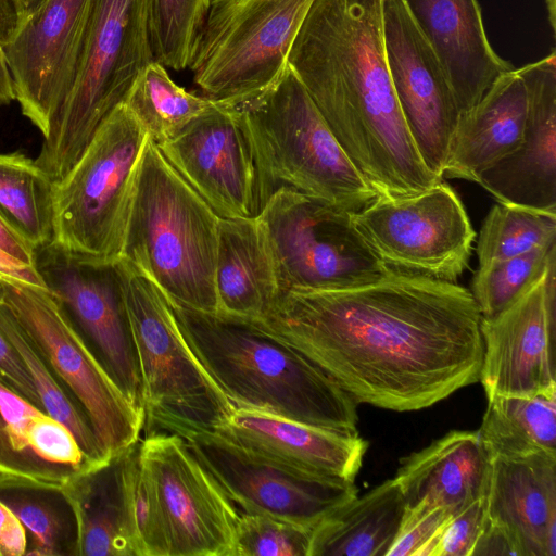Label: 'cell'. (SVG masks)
<instances>
[{
  "label": "cell",
  "mask_w": 556,
  "mask_h": 556,
  "mask_svg": "<svg viewBox=\"0 0 556 556\" xmlns=\"http://www.w3.org/2000/svg\"><path fill=\"white\" fill-rule=\"evenodd\" d=\"M527 91L516 68L500 75L471 109L459 115L444 176L477 182L489 167L521 143Z\"/></svg>",
  "instance_id": "obj_27"
},
{
  "label": "cell",
  "mask_w": 556,
  "mask_h": 556,
  "mask_svg": "<svg viewBox=\"0 0 556 556\" xmlns=\"http://www.w3.org/2000/svg\"><path fill=\"white\" fill-rule=\"evenodd\" d=\"M35 267L87 348L143 410L139 364L116 262L75 253L51 241L35 250Z\"/></svg>",
  "instance_id": "obj_14"
},
{
  "label": "cell",
  "mask_w": 556,
  "mask_h": 556,
  "mask_svg": "<svg viewBox=\"0 0 556 556\" xmlns=\"http://www.w3.org/2000/svg\"><path fill=\"white\" fill-rule=\"evenodd\" d=\"M26 530L15 514L0 500V556L27 554Z\"/></svg>",
  "instance_id": "obj_42"
},
{
  "label": "cell",
  "mask_w": 556,
  "mask_h": 556,
  "mask_svg": "<svg viewBox=\"0 0 556 556\" xmlns=\"http://www.w3.org/2000/svg\"><path fill=\"white\" fill-rule=\"evenodd\" d=\"M0 325L29 372L45 410L73 433L91 460L98 464L109 460L102 453L86 416L40 356L2 296Z\"/></svg>",
  "instance_id": "obj_34"
},
{
  "label": "cell",
  "mask_w": 556,
  "mask_h": 556,
  "mask_svg": "<svg viewBox=\"0 0 556 556\" xmlns=\"http://www.w3.org/2000/svg\"><path fill=\"white\" fill-rule=\"evenodd\" d=\"M1 302V293H0ZM0 376L18 393L39 408L43 405L39 399L36 387L22 362L18 353L13 348L0 325Z\"/></svg>",
  "instance_id": "obj_41"
},
{
  "label": "cell",
  "mask_w": 556,
  "mask_h": 556,
  "mask_svg": "<svg viewBox=\"0 0 556 556\" xmlns=\"http://www.w3.org/2000/svg\"><path fill=\"white\" fill-rule=\"evenodd\" d=\"M554 256L541 279L492 318H481L479 381L486 397L532 395L556 388Z\"/></svg>",
  "instance_id": "obj_18"
},
{
  "label": "cell",
  "mask_w": 556,
  "mask_h": 556,
  "mask_svg": "<svg viewBox=\"0 0 556 556\" xmlns=\"http://www.w3.org/2000/svg\"><path fill=\"white\" fill-rule=\"evenodd\" d=\"M452 515L441 506L424 502L406 507L387 556H429L434 539Z\"/></svg>",
  "instance_id": "obj_39"
},
{
  "label": "cell",
  "mask_w": 556,
  "mask_h": 556,
  "mask_svg": "<svg viewBox=\"0 0 556 556\" xmlns=\"http://www.w3.org/2000/svg\"><path fill=\"white\" fill-rule=\"evenodd\" d=\"M252 323L357 404L419 410L479 381L481 314L456 282L392 270L354 288L287 290Z\"/></svg>",
  "instance_id": "obj_1"
},
{
  "label": "cell",
  "mask_w": 556,
  "mask_h": 556,
  "mask_svg": "<svg viewBox=\"0 0 556 556\" xmlns=\"http://www.w3.org/2000/svg\"><path fill=\"white\" fill-rule=\"evenodd\" d=\"M384 52L392 86L426 166L443 179L460 112L444 70L404 0H382Z\"/></svg>",
  "instance_id": "obj_17"
},
{
  "label": "cell",
  "mask_w": 556,
  "mask_h": 556,
  "mask_svg": "<svg viewBox=\"0 0 556 556\" xmlns=\"http://www.w3.org/2000/svg\"><path fill=\"white\" fill-rule=\"evenodd\" d=\"M45 1L46 0H15V20L28 16L35 12Z\"/></svg>",
  "instance_id": "obj_46"
},
{
  "label": "cell",
  "mask_w": 556,
  "mask_h": 556,
  "mask_svg": "<svg viewBox=\"0 0 556 556\" xmlns=\"http://www.w3.org/2000/svg\"><path fill=\"white\" fill-rule=\"evenodd\" d=\"M352 215L290 188L267 199L257 216L281 291L354 288L393 270L364 241Z\"/></svg>",
  "instance_id": "obj_11"
},
{
  "label": "cell",
  "mask_w": 556,
  "mask_h": 556,
  "mask_svg": "<svg viewBox=\"0 0 556 556\" xmlns=\"http://www.w3.org/2000/svg\"><path fill=\"white\" fill-rule=\"evenodd\" d=\"M100 465L62 422L0 376V472L66 484Z\"/></svg>",
  "instance_id": "obj_25"
},
{
  "label": "cell",
  "mask_w": 556,
  "mask_h": 556,
  "mask_svg": "<svg viewBox=\"0 0 556 556\" xmlns=\"http://www.w3.org/2000/svg\"><path fill=\"white\" fill-rule=\"evenodd\" d=\"M545 2H546L551 27H552L553 31L555 33L556 0H545Z\"/></svg>",
  "instance_id": "obj_47"
},
{
  "label": "cell",
  "mask_w": 556,
  "mask_h": 556,
  "mask_svg": "<svg viewBox=\"0 0 556 556\" xmlns=\"http://www.w3.org/2000/svg\"><path fill=\"white\" fill-rule=\"evenodd\" d=\"M1 296L86 416L106 458L139 441L144 412L114 382L48 289L0 279Z\"/></svg>",
  "instance_id": "obj_12"
},
{
  "label": "cell",
  "mask_w": 556,
  "mask_h": 556,
  "mask_svg": "<svg viewBox=\"0 0 556 556\" xmlns=\"http://www.w3.org/2000/svg\"><path fill=\"white\" fill-rule=\"evenodd\" d=\"M556 244V214L497 203L478 238L479 266Z\"/></svg>",
  "instance_id": "obj_35"
},
{
  "label": "cell",
  "mask_w": 556,
  "mask_h": 556,
  "mask_svg": "<svg viewBox=\"0 0 556 556\" xmlns=\"http://www.w3.org/2000/svg\"><path fill=\"white\" fill-rule=\"evenodd\" d=\"M137 504L142 556H231L240 513L180 435L138 443Z\"/></svg>",
  "instance_id": "obj_7"
},
{
  "label": "cell",
  "mask_w": 556,
  "mask_h": 556,
  "mask_svg": "<svg viewBox=\"0 0 556 556\" xmlns=\"http://www.w3.org/2000/svg\"><path fill=\"white\" fill-rule=\"evenodd\" d=\"M169 303L189 349L233 407L358 433L357 403L299 351L252 321Z\"/></svg>",
  "instance_id": "obj_3"
},
{
  "label": "cell",
  "mask_w": 556,
  "mask_h": 556,
  "mask_svg": "<svg viewBox=\"0 0 556 556\" xmlns=\"http://www.w3.org/2000/svg\"><path fill=\"white\" fill-rule=\"evenodd\" d=\"M0 500L26 530V555L79 556L78 515L65 484L0 472Z\"/></svg>",
  "instance_id": "obj_30"
},
{
  "label": "cell",
  "mask_w": 556,
  "mask_h": 556,
  "mask_svg": "<svg viewBox=\"0 0 556 556\" xmlns=\"http://www.w3.org/2000/svg\"><path fill=\"white\" fill-rule=\"evenodd\" d=\"M484 520L483 495L446 520L431 545L429 556H470Z\"/></svg>",
  "instance_id": "obj_40"
},
{
  "label": "cell",
  "mask_w": 556,
  "mask_h": 556,
  "mask_svg": "<svg viewBox=\"0 0 556 556\" xmlns=\"http://www.w3.org/2000/svg\"><path fill=\"white\" fill-rule=\"evenodd\" d=\"M148 137L124 102L110 113L72 169L55 182L54 243L103 262L121 260Z\"/></svg>",
  "instance_id": "obj_9"
},
{
  "label": "cell",
  "mask_w": 556,
  "mask_h": 556,
  "mask_svg": "<svg viewBox=\"0 0 556 556\" xmlns=\"http://www.w3.org/2000/svg\"><path fill=\"white\" fill-rule=\"evenodd\" d=\"M14 100L11 76L3 54L0 40V105L9 104Z\"/></svg>",
  "instance_id": "obj_45"
},
{
  "label": "cell",
  "mask_w": 556,
  "mask_h": 556,
  "mask_svg": "<svg viewBox=\"0 0 556 556\" xmlns=\"http://www.w3.org/2000/svg\"><path fill=\"white\" fill-rule=\"evenodd\" d=\"M314 0H211L190 64L202 96L226 106L271 89Z\"/></svg>",
  "instance_id": "obj_10"
},
{
  "label": "cell",
  "mask_w": 556,
  "mask_h": 556,
  "mask_svg": "<svg viewBox=\"0 0 556 556\" xmlns=\"http://www.w3.org/2000/svg\"><path fill=\"white\" fill-rule=\"evenodd\" d=\"M247 451L292 470L355 481L368 443L356 434L233 407L214 429Z\"/></svg>",
  "instance_id": "obj_21"
},
{
  "label": "cell",
  "mask_w": 556,
  "mask_h": 556,
  "mask_svg": "<svg viewBox=\"0 0 556 556\" xmlns=\"http://www.w3.org/2000/svg\"><path fill=\"white\" fill-rule=\"evenodd\" d=\"M352 217L370 250L393 270L456 282L468 267L476 233L443 180L413 195L377 197Z\"/></svg>",
  "instance_id": "obj_13"
},
{
  "label": "cell",
  "mask_w": 556,
  "mask_h": 556,
  "mask_svg": "<svg viewBox=\"0 0 556 556\" xmlns=\"http://www.w3.org/2000/svg\"><path fill=\"white\" fill-rule=\"evenodd\" d=\"M15 2V0H13V3Z\"/></svg>",
  "instance_id": "obj_48"
},
{
  "label": "cell",
  "mask_w": 556,
  "mask_h": 556,
  "mask_svg": "<svg viewBox=\"0 0 556 556\" xmlns=\"http://www.w3.org/2000/svg\"><path fill=\"white\" fill-rule=\"evenodd\" d=\"M484 502L516 556H556V455L492 459Z\"/></svg>",
  "instance_id": "obj_22"
},
{
  "label": "cell",
  "mask_w": 556,
  "mask_h": 556,
  "mask_svg": "<svg viewBox=\"0 0 556 556\" xmlns=\"http://www.w3.org/2000/svg\"><path fill=\"white\" fill-rule=\"evenodd\" d=\"M91 0H46L1 40L14 100L47 136L76 68Z\"/></svg>",
  "instance_id": "obj_16"
},
{
  "label": "cell",
  "mask_w": 556,
  "mask_h": 556,
  "mask_svg": "<svg viewBox=\"0 0 556 556\" xmlns=\"http://www.w3.org/2000/svg\"><path fill=\"white\" fill-rule=\"evenodd\" d=\"M219 220L148 137L121 258L150 278L170 301L218 314L215 265Z\"/></svg>",
  "instance_id": "obj_4"
},
{
  "label": "cell",
  "mask_w": 556,
  "mask_h": 556,
  "mask_svg": "<svg viewBox=\"0 0 556 556\" xmlns=\"http://www.w3.org/2000/svg\"><path fill=\"white\" fill-rule=\"evenodd\" d=\"M406 509L396 480L328 513L312 529L308 556H387Z\"/></svg>",
  "instance_id": "obj_29"
},
{
  "label": "cell",
  "mask_w": 556,
  "mask_h": 556,
  "mask_svg": "<svg viewBox=\"0 0 556 556\" xmlns=\"http://www.w3.org/2000/svg\"><path fill=\"white\" fill-rule=\"evenodd\" d=\"M0 279L47 289L36 267L21 263L0 251Z\"/></svg>",
  "instance_id": "obj_44"
},
{
  "label": "cell",
  "mask_w": 556,
  "mask_h": 556,
  "mask_svg": "<svg viewBox=\"0 0 556 556\" xmlns=\"http://www.w3.org/2000/svg\"><path fill=\"white\" fill-rule=\"evenodd\" d=\"M312 528L268 515L240 514L231 556H308Z\"/></svg>",
  "instance_id": "obj_38"
},
{
  "label": "cell",
  "mask_w": 556,
  "mask_h": 556,
  "mask_svg": "<svg viewBox=\"0 0 556 556\" xmlns=\"http://www.w3.org/2000/svg\"><path fill=\"white\" fill-rule=\"evenodd\" d=\"M218 314L262 319L281 289L269 242L258 216L222 218L215 265Z\"/></svg>",
  "instance_id": "obj_28"
},
{
  "label": "cell",
  "mask_w": 556,
  "mask_h": 556,
  "mask_svg": "<svg viewBox=\"0 0 556 556\" xmlns=\"http://www.w3.org/2000/svg\"><path fill=\"white\" fill-rule=\"evenodd\" d=\"M490 470L478 431L452 430L402 458L394 479L406 507L424 502L455 514L485 494Z\"/></svg>",
  "instance_id": "obj_26"
},
{
  "label": "cell",
  "mask_w": 556,
  "mask_h": 556,
  "mask_svg": "<svg viewBox=\"0 0 556 556\" xmlns=\"http://www.w3.org/2000/svg\"><path fill=\"white\" fill-rule=\"evenodd\" d=\"M228 108L250 144L261 208L280 188L352 213L378 197L289 65L271 89Z\"/></svg>",
  "instance_id": "obj_5"
},
{
  "label": "cell",
  "mask_w": 556,
  "mask_h": 556,
  "mask_svg": "<svg viewBox=\"0 0 556 556\" xmlns=\"http://www.w3.org/2000/svg\"><path fill=\"white\" fill-rule=\"evenodd\" d=\"M55 182L22 153H0V216L35 249L53 241Z\"/></svg>",
  "instance_id": "obj_32"
},
{
  "label": "cell",
  "mask_w": 556,
  "mask_h": 556,
  "mask_svg": "<svg viewBox=\"0 0 556 556\" xmlns=\"http://www.w3.org/2000/svg\"><path fill=\"white\" fill-rule=\"evenodd\" d=\"M157 147L219 217L247 218L260 214L253 155L230 108L216 103Z\"/></svg>",
  "instance_id": "obj_19"
},
{
  "label": "cell",
  "mask_w": 556,
  "mask_h": 556,
  "mask_svg": "<svg viewBox=\"0 0 556 556\" xmlns=\"http://www.w3.org/2000/svg\"><path fill=\"white\" fill-rule=\"evenodd\" d=\"M554 256L556 244L479 266L470 292L481 318L495 317L518 301L541 279Z\"/></svg>",
  "instance_id": "obj_36"
},
{
  "label": "cell",
  "mask_w": 556,
  "mask_h": 556,
  "mask_svg": "<svg viewBox=\"0 0 556 556\" xmlns=\"http://www.w3.org/2000/svg\"><path fill=\"white\" fill-rule=\"evenodd\" d=\"M35 247L0 216V251L14 260L35 267Z\"/></svg>",
  "instance_id": "obj_43"
},
{
  "label": "cell",
  "mask_w": 556,
  "mask_h": 556,
  "mask_svg": "<svg viewBox=\"0 0 556 556\" xmlns=\"http://www.w3.org/2000/svg\"><path fill=\"white\" fill-rule=\"evenodd\" d=\"M154 60L152 0H91L70 90L35 159L54 182L72 169Z\"/></svg>",
  "instance_id": "obj_6"
},
{
  "label": "cell",
  "mask_w": 556,
  "mask_h": 556,
  "mask_svg": "<svg viewBox=\"0 0 556 556\" xmlns=\"http://www.w3.org/2000/svg\"><path fill=\"white\" fill-rule=\"evenodd\" d=\"M142 383L146 433L214 430L233 408L185 341L164 292L116 262Z\"/></svg>",
  "instance_id": "obj_8"
},
{
  "label": "cell",
  "mask_w": 556,
  "mask_h": 556,
  "mask_svg": "<svg viewBox=\"0 0 556 556\" xmlns=\"http://www.w3.org/2000/svg\"><path fill=\"white\" fill-rule=\"evenodd\" d=\"M478 434L490 457L556 455V388L532 395H494Z\"/></svg>",
  "instance_id": "obj_31"
},
{
  "label": "cell",
  "mask_w": 556,
  "mask_h": 556,
  "mask_svg": "<svg viewBox=\"0 0 556 556\" xmlns=\"http://www.w3.org/2000/svg\"><path fill=\"white\" fill-rule=\"evenodd\" d=\"M288 65L378 197L438 182L402 115L388 70L382 0H314Z\"/></svg>",
  "instance_id": "obj_2"
},
{
  "label": "cell",
  "mask_w": 556,
  "mask_h": 556,
  "mask_svg": "<svg viewBox=\"0 0 556 556\" xmlns=\"http://www.w3.org/2000/svg\"><path fill=\"white\" fill-rule=\"evenodd\" d=\"M211 0H152L154 56L174 71L188 68Z\"/></svg>",
  "instance_id": "obj_37"
},
{
  "label": "cell",
  "mask_w": 556,
  "mask_h": 556,
  "mask_svg": "<svg viewBox=\"0 0 556 556\" xmlns=\"http://www.w3.org/2000/svg\"><path fill=\"white\" fill-rule=\"evenodd\" d=\"M241 514H258L308 528L358 495L355 481L292 470L215 430L177 433Z\"/></svg>",
  "instance_id": "obj_15"
},
{
  "label": "cell",
  "mask_w": 556,
  "mask_h": 556,
  "mask_svg": "<svg viewBox=\"0 0 556 556\" xmlns=\"http://www.w3.org/2000/svg\"><path fill=\"white\" fill-rule=\"evenodd\" d=\"M123 102L156 146L176 137L217 103L178 86L156 60L139 72Z\"/></svg>",
  "instance_id": "obj_33"
},
{
  "label": "cell",
  "mask_w": 556,
  "mask_h": 556,
  "mask_svg": "<svg viewBox=\"0 0 556 556\" xmlns=\"http://www.w3.org/2000/svg\"><path fill=\"white\" fill-rule=\"evenodd\" d=\"M138 443L65 484L79 521V556H142Z\"/></svg>",
  "instance_id": "obj_24"
},
{
  "label": "cell",
  "mask_w": 556,
  "mask_h": 556,
  "mask_svg": "<svg viewBox=\"0 0 556 556\" xmlns=\"http://www.w3.org/2000/svg\"><path fill=\"white\" fill-rule=\"evenodd\" d=\"M435 52L460 114L514 66L492 48L478 0H404Z\"/></svg>",
  "instance_id": "obj_23"
},
{
  "label": "cell",
  "mask_w": 556,
  "mask_h": 556,
  "mask_svg": "<svg viewBox=\"0 0 556 556\" xmlns=\"http://www.w3.org/2000/svg\"><path fill=\"white\" fill-rule=\"evenodd\" d=\"M527 91L523 138L477 184L500 203L556 214V54L516 70Z\"/></svg>",
  "instance_id": "obj_20"
}]
</instances>
